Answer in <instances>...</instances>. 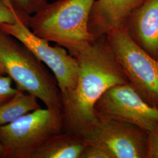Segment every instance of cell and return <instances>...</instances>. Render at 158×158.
Segmentation results:
<instances>
[{"instance_id": "5bb4252c", "label": "cell", "mask_w": 158, "mask_h": 158, "mask_svg": "<svg viewBox=\"0 0 158 158\" xmlns=\"http://www.w3.org/2000/svg\"><path fill=\"white\" fill-rule=\"evenodd\" d=\"M12 80L8 76H0V106L14 96L18 90L12 85Z\"/></svg>"}, {"instance_id": "4fadbf2b", "label": "cell", "mask_w": 158, "mask_h": 158, "mask_svg": "<svg viewBox=\"0 0 158 158\" xmlns=\"http://www.w3.org/2000/svg\"><path fill=\"white\" fill-rule=\"evenodd\" d=\"M19 16L27 24V18L48 2L47 0H11Z\"/></svg>"}, {"instance_id": "52a82bcc", "label": "cell", "mask_w": 158, "mask_h": 158, "mask_svg": "<svg viewBox=\"0 0 158 158\" xmlns=\"http://www.w3.org/2000/svg\"><path fill=\"white\" fill-rule=\"evenodd\" d=\"M96 117L94 124L82 135L87 143L101 147L111 158H147L146 131L118 119Z\"/></svg>"}, {"instance_id": "9c48e42d", "label": "cell", "mask_w": 158, "mask_h": 158, "mask_svg": "<svg viewBox=\"0 0 158 158\" xmlns=\"http://www.w3.org/2000/svg\"><path fill=\"white\" fill-rule=\"evenodd\" d=\"M144 0H96L91 10L89 31L94 39L125 26L130 15Z\"/></svg>"}, {"instance_id": "9a60e30c", "label": "cell", "mask_w": 158, "mask_h": 158, "mask_svg": "<svg viewBox=\"0 0 158 158\" xmlns=\"http://www.w3.org/2000/svg\"><path fill=\"white\" fill-rule=\"evenodd\" d=\"M15 22V9L11 0H0V24Z\"/></svg>"}, {"instance_id": "277c9868", "label": "cell", "mask_w": 158, "mask_h": 158, "mask_svg": "<svg viewBox=\"0 0 158 158\" xmlns=\"http://www.w3.org/2000/svg\"><path fill=\"white\" fill-rule=\"evenodd\" d=\"M106 37L128 83L145 102L158 108V60L136 43L125 26Z\"/></svg>"}, {"instance_id": "7c38bea8", "label": "cell", "mask_w": 158, "mask_h": 158, "mask_svg": "<svg viewBox=\"0 0 158 158\" xmlns=\"http://www.w3.org/2000/svg\"><path fill=\"white\" fill-rule=\"evenodd\" d=\"M41 108L36 96L18 90L14 96L0 106V126Z\"/></svg>"}, {"instance_id": "8992f818", "label": "cell", "mask_w": 158, "mask_h": 158, "mask_svg": "<svg viewBox=\"0 0 158 158\" xmlns=\"http://www.w3.org/2000/svg\"><path fill=\"white\" fill-rule=\"evenodd\" d=\"M15 22L1 23L0 29L19 40L50 69L56 80L63 99L73 90L77 84L79 70L77 60L65 48L57 45L51 46L48 40L35 35L15 10Z\"/></svg>"}, {"instance_id": "8fae6325", "label": "cell", "mask_w": 158, "mask_h": 158, "mask_svg": "<svg viewBox=\"0 0 158 158\" xmlns=\"http://www.w3.org/2000/svg\"><path fill=\"white\" fill-rule=\"evenodd\" d=\"M86 144L81 135L62 131L49 137L31 158H80Z\"/></svg>"}, {"instance_id": "d6986e66", "label": "cell", "mask_w": 158, "mask_h": 158, "mask_svg": "<svg viewBox=\"0 0 158 158\" xmlns=\"http://www.w3.org/2000/svg\"><path fill=\"white\" fill-rule=\"evenodd\" d=\"M2 75H6V73H4L3 70L0 67V76H2Z\"/></svg>"}, {"instance_id": "6da1fadb", "label": "cell", "mask_w": 158, "mask_h": 158, "mask_svg": "<svg viewBox=\"0 0 158 158\" xmlns=\"http://www.w3.org/2000/svg\"><path fill=\"white\" fill-rule=\"evenodd\" d=\"M74 57L79 76L75 88L63 98V131L83 135L96 122L95 106L102 95L128 82L106 36L93 40Z\"/></svg>"}, {"instance_id": "30bf717a", "label": "cell", "mask_w": 158, "mask_h": 158, "mask_svg": "<svg viewBox=\"0 0 158 158\" xmlns=\"http://www.w3.org/2000/svg\"><path fill=\"white\" fill-rule=\"evenodd\" d=\"M125 27L136 43L158 60V0H144Z\"/></svg>"}, {"instance_id": "5b68a950", "label": "cell", "mask_w": 158, "mask_h": 158, "mask_svg": "<svg viewBox=\"0 0 158 158\" xmlns=\"http://www.w3.org/2000/svg\"><path fill=\"white\" fill-rule=\"evenodd\" d=\"M62 131V114L47 108H41L1 125L2 158H31L49 137Z\"/></svg>"}, {"instance_id": "ac0fdd59", "label": "cell", "mask_w": 158, "mask_h": 158, "mask_svg": "<svg viewBox=\"0 0 158 158\" xmlns=\"http://www.w3.org/2000/svg\"><path fill=\"white\" fill-rule=\"evenodd\" d=\"M3 153H4L3 148L2 147V145L0 144V158H2V157H3Z\"/></svg>"}, {"instance_id": "e0dca14e", "label": "cell", "mask_w": 158, "mask_h": 158, "mask_svg": "<svg viewBox=\"0 0 158 158\" xmlns=\"http://www.w3.org/2000/svg\"><path fill=\"white\" fill-rule=\"evenodd\" d=\"M147 158H158V129L148 133Z\"/></svg>"}, {"instance_id": "3957f363", "label": "cell", "mask_w": 158, "mask_h": 158, "mask_svg": "<svg viewBox=\"0 0 158 158\" xmlns=\"http://www.w3.org/2000/svg\"><path fill=\"white\" fill-rule=\"evenodd\" d=\"M0 67L18 90L36 96L47 108L62 114V97L56 79L22 43L1 29Z\"/></svg>"}, {"instance_id": "ba28073f", "label": "cell", "mask_w": 158, "mask_h": 158, "mask_svg": "<svg viewBox=\"0 0 158 158\" xmlns=\"http://www.w3.org/2000/svg\"><path fill=\"white\" fill-rule=\"evenodd\" d=\"M96 117L116 119L147 133L158 129V108L145 102L128 83L108 89L95 106Z\"/></svg>"}, {"instance_id": "2e32d148", "label": "cell", "mask_w": 158, "mask_h": 158, "mask_svg": "<svg viewBox=\"0 0 158 158\" xmlns=\"http://www.w3.org/2000/svg\"><path fill=\"white\" fill-rule=\"evenodd\" d=\"M80 158H111L109 153L101 147L87 143Z\"/></svg>"}, {"instance_id": "7a4b0ae2", "label": "cell", "mask_w": 158, "mask_h": 158, "mask_svg": "<svg viewBox=\"0 0 158 158\" xmlns=\"http://www.w3.org/2000/svg\"><path fill=\"white\" fill-rule=\"evenodd\" d=\"M96 0L48 2L29 16L27 25L34 34L65 48L73 56L94 40L89 31L91 10Z\"/></svg>"}]
</instances>
